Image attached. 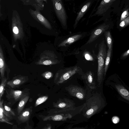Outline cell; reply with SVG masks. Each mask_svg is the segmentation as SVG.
I'll return each mask as SVG.
<instances>
[{
  "label": "cell",
  "mask_w": 129,
  "mask_h": 129,
  "mask_svg": "<svg viewBox=\"0 0 129 129\" xmlns=\"http://www.w3.org/2000/svg\"><path fill=\"white\" fill-rule=\"evenodd\" d=\"M129 55V49L124 52L122 55V57H124Z\"/></svg>",
  "instance_id": "d6a6232c"
},
{
  "label": "cell",
  "mask_w": 129,
  "mask_h": 129,
  "mask_svg": "<svg viewBox=\"0 0 129 129\" xmlns=\"http://www.w3.org/2000/svg\"><path fill=\"white\" fill-rule=\"evenodd\" d=\"M41 75L44 78L49 79L52 78L53 74L51 72L48 71H45L42 73Z\"/></svg>",
  "instance_id": "d4e9b609"
},
{
  "label": "cell",
  "mask_w": 129,
  "mask_h": 129,
  "mask_svg": "<svg viewBox=\"0 0 129 129\" xmlns=\"http://www.w3.org/2000/svg\"><path fill=\"white\" fill-rule=\"evenodd\" d=\"M48 97L47 95L41 96L38 98L36 101L35 106L36 107L39 105L45 102L48 99Z\"/></svg>",
  "instance_id": "cb8c5ba5"
},
{
  "label": "cell",
  "mask_w": 129,
  "mask_h": 129,
  "mask_svg": "<svg viewBox=\"0 0 129 129\" xmlns=\"http://www.w3.org/2000/svg\"><path fill=\"white\" fill-rule=\"evenodd\" d=\"M84 34H79L74 35L62 41L60 44V46H68L81 39Z\"/></svg>",
  "instance_id": "9a60e30c"
},
{
  "label": "cell",
  "mask_w": 129,
  "mask_h": 129,
  "mask_svg": "<svg viewBox=\"0 0 129 129\" xmlns=\"http://www.w3.org/2000/svg\"><path fill=\"white\" fill-rule=\"evenodd\" d=\"M29 93L22 97L19 101L17 108V111L18 115L23 111L25 104L29 99Z\"/></svg>",
  "instance_id": "e0dca14e"
},
{
  "label": "cell",
  "mask_w": 129,
  "mask_h": 129,
  "mask_svg": "<svg viewBox=\"0 0 129 129\" xmlns=\"http://www.w3.org/2000/svg\"><path fill=\"white\" fill-rule=\"evenodd\" d=\"M129 25V16L121 22L119 25L121 27L123 28Z\"/></svg>",
  "instance_id": "4316f807"
},
{
  "label": "cell",
  "mask_w": 129,
  "mask_h": 129,
  "mask_svg": "<svg viewBox=\"0 0 129 129\" xmlns=\"http://www.w3.org/2000/svg\"><path fill=\"white\" fill-rule=\"evenodd\" d=\"M82 78L85 80L86 84L89 88L94 89L96 88L95 83L92 72L89 71L87 72L82 76Z\"/></svg>",
  "instance_id": "4fadbf2b"
},
{
  "label": "cell",
  "mask_w": 129,
  "mask_h": 129,
  "mask_svg": "<svg viewBox=\"0 0 129 129\" xmlns=\"http://www.w3.org/2000/svg\"><path fill=\"white\" fill-rule=\"evenodd\" d=\"M28 80V76L19 75L13 77L12 79L8 81L7 84L12 88H18Z\"/></svg>",
  "instance_id": "9c48e42d"
},
{
  "label": "cell",
  "mask_w": 129,
  "mask_h": 129,
  "mask_svg": "<svg viewBox=\"0 0 129 129\" xmlns=\"http://www.w3.org/2000/svg\"><path fill=\"white\" fill-rule=\"evenodd\" d=\"M13 31L14 33L17 34L18 33L19 31L18 28L16 26L14 27L13 28Z\"/></svg>",
  "instance_id": "1f68e13d"
},
{
  "label": "cell",
  "mask_w": 129,
  "mask_h": 129,
  "mask_svg": "<svg viewBox=\"0 0 129 129\" xmlns=\"http://www.w3.org/2000/svg\"><path fill=\"white\" fill-rule=\"evenodd\" d=\"M129 15V13L128 10H126L124 11L121 14L120 21L121 22L123 20L128 17Z\"/></svg>",
  "instance_id": "83f0119b"
},
{
  "label": "cell",
  "mask_w": 129,
  "mask_h": 129,
  "mask_svg": "<svg viewBox=\"0 0 129 129\" xmlns=\"http://www.w3.org/2000/svg\"><path fill=\"white\" fill-rule=\"evenodd\" d=\"M54 4L57 15L63 27L67 28L68 17L62 1H55Z\"/></svg>",
  "instance_id": "5b68a950"
},
{
  "label": "cell",
  "mask_w": 129,
  "mask_h": 129,
  "mask_svg": "<svg viewBox=\"0 0 129 129\" xmlns=\"http://www.w3.org/2000/svg\"><path fill=\"white\" fill-rule=\"evenodd\" d=\"M75 104L73 101L66 98L59 99L56 102L53 103V107L55 108L64 109L75 107Z\"/></svg>",
  "instance_id": "7c38bea8"
},
{
  "label": "cell",
  "mask_w": 129,
  "mask_h": 129,
  "mask_svg": "<svg viewBox=\"0 0 129 129\" xmlns=\"http://www.w3.org/2000/svg\"><path fill=\"white\" fill-rule=\"evenodd\" d=\"M91 3L90 1L86 3L83 7L79 13H78L75 20L74 25L75 29L79 21L82 17L86 12L88 9Z\"/></svg>",
  "instance_id": "2e32d148"
},
{
  "label": "cell",
  "mask_w": 129,
  "mask_h": 129,
  "mask_svg": "<svg viewBox=\"0 0 129 129\" xmlns=\"http://www.w3.org/2000/svg\"><path fill=\"white\" fill-rule=\"evenodd\" d=\"M104 35L108 48L112 49L113 40L110 31H106L104 32Z\"/></svg>",
  "instance_id": "ffe728a7"
},
{
  "label": "cell",
  "mask_w": 129,
  "mask_h": 129,
  "mask_svg": "<svg viewBox=\"0 0 129 129\" xmlns=\"http://www.w3.org/2000/svg\"><path fill=\"white\" fill-rule=\"evenodd\" d=\"M6 97L11 104L13 105L19 101L25 95L29 93V89L25 88L23 90H15L11 88L5 89Z\"/></svg>",
  "instance_id": "277c9868"
},
{
  "label": "cell",
  "mask_w": 129,
  "mask_h": 129,
  "mask_svg": "<svg viewBox=\"0 0 129 129\" xmlns=\"http://www.w3.org/2000/svg\"><path fill=\"white\" fill-rule=\"evenodd\" d=\"M84 104L82 110L83 114L87 118L98 113L105 105L104 100L101 95L98 93L93 94Z\"/></svg>",
  "instance_id": "6da1fadb"
},
{
  "label": "cell",
  "mask_w": 129,
  "mask_h": 129,
  "mask_svg": "<svg viewBox=\"0 0 129 129\" xmlns=\"http://www.w3.org/2000/svg\"><path fill=\"white\" fill-rule=\"evenodd\" d=\"M13 129H16L15 127H14V126L13 127Z\"/></svg>",
  "instance_id": "d590c367"
},
{
  "label": "cell",
  "mask_w": 129,
  "mask_h": 129,
  "mask_svg": "<svg viewBox=\"0 0 129 129\" xmlns=\"http://www.w3.org/2000/svg\"><path fill=\"white\" fill-rule=\"evenodd\" d=\"M107 51L104 40H103L99 45L97 56L98 68L97 79L98 86H100L104 79L105 61Z\"/></svg>",
  "instance_id": "7a4b0ae2"
},
{
  "label": "cell",
  "mask_w": 129,
  "mask_h": 129,
  "mask_svg": "<svg viewBox=\"0 0 129 129\" xmlns=\"http://www.w3.org/2000/svg\"><path fill=\"white\" fill-rule=\"evenodd\" d=\"M6 69V64L2 53L1 52L0 54V78L1 80L5 77V74Z\"/></svg>",
  "instance_id": "d6986e66"
},
{
  "label": "cell",
  "mask_w": 129,
  "mask_h": 129,
  "mask_svg": "<svg viewBox=\"0 0 129 129\" xmlns=\"http://www.w3.org/2000/svg\"><path fill=\"white\" fill-rule=\"evenodd\" d=\"M3 106L5 110L12 116H15V114L12 109L6 103H3Z\"/></svg>",
  "instance_id": "484cf974"
},
{
  "label": "cell",
  "mask_w": 129,
  "mask_h": 129,
  "mask_svg": "<svg viewBox=\"0 0 129 129\" xmlns=\"http://www.w3.org/2000/svg\"><path fill=\"white\" fill-rule=\"evenodd\" d=\"M51 124H47L42 129H51Z\"/></svg>",
  "instance_id": "836d02e7"
},
{
  "label": "cell",
  "mask_w": 129,
  "mask_h": 129,
  "mask_svg": "<svg viewBox=\"0 0 129 129\" xmlns=\"http://www.w3.org/2000/svg\"><path fill=\"white\" fill-rule=\"evenodd\" d=\"M71 129H86L84 127H76L73 128Z\"/></svg>",
  "instance_id": "e575fe53"
},
{
  "label": "cell",
  "mask_w": 129,
  "mask_h": 129,
  "mask_svg": "<svg viewBox=\"0 0 129 129\" xmlns=\"http://www.w3.org/2000/svg\"><path fill=\"white\" fill-rule=\"evenodd\" d=\"M33 108L31 106L23 110L18 117V119L23 122L28 121L32 113Z\"/></svg>",
  "instance_id": "5bb4252c"
},
{
  "label": "cell",
  "mask_w": 129,
  "mask_h": 129,
  "mask_svg": "<svg viewBox=\"0 0 129 129\" xmlns=\"http://www.w3.org/2000/svg\"><path fill=\"white\" fill-rule=\"evenodd\" d=\"M8 79L5 77L1 80L0 85V101L1 100L2 98L5 90V86L7 82Z\"/></svg>",
  "instance_id": "7402d4cb"
},
{
  "label": "cell",
  "mask_w": 129,
  "mask_h": 129,
  "mask_svg": "<svg viewBox=\"0 0 129 129\" xmlns=\"http://www.w3.org/2000/svg\"><path fill=\"white\" fill-rule=\"evenodd\" d=\"M85 57L86 60H88L92 61L93 59L92 56L88 53L85 54Z\"/></svg>",
  "instance_id": "f1b7e54d"
},
{
  "label": "cell",
  "mask_w": 129,
  "mask_h": 129,
  "mask_svg": "<svg viewBox=\"0 0 129 129\" xmlns=\"http://www.w3.org/2000/svg\"><path fill=\"white\" fill-rule=\"evenodd\" d=\"M57 57L53 53L45 54L42 55L40 59L35 64L38 65L51 66L59 63L60 61L57 59Z\"/></svg>",
  "instance_id": "8992f818"
},
{
  "label": "cell",
  "mask_w": 129,
  "mask_h": 129,
  "mask_svg": "<svg viewBox=\"0 0 129 129\" xmlns=\"http://www.w3.org/2000/svg\"><path fill=\"white\" fill-rule=\"evenodd\" d=\"M112 120L113 122L114 123H116L118 122L119 121V118L117 116H114L112 117Z\"/></svg>",
  "instance_id": "f546056e"
},
{
  "label": "cell",
  "mask_w": 129,
  "mask_h": 129,
  "mask_svg": "<svg viewBox=\"0 0 129 129\" xmlns=\"http://www.w3.org/2000/svg\"><path fill=\"white\" fill-rule=\"evenodd\" d=\"M4 102L3 100H1L0 101V112H2L11 120L13 119V116L10 114L5 109L3 106Z\"/></svg>",
  "instance_id": "603a6c76"
},
{
  "label": "cell",
  "mask_w": 129,
  "mask_h": 129,
  "mask_svg": "<svg viewBox=\"0 0 129 129\" xmlns=\"http://www.w3.org/2000/svg\"><path fill=\"white\" fill-rule=\"evenodd\" d=\"M117 91L121 96L125 99L129 101V92L123 86L119 84L115 85Z\"/></svg>",
  "instance_id": "ac0fdd59"
},
{
  "label": "cell",
  "mask_w": 129,
  "mask_h": 129,
  "mask_svg": "<svg viewBox=\"0 0 129 129\" xmlns=\"http://www.w3.org/2000/svg\"><path fill=\"white\" fill-rule=\"evenodd\" d=\"M38 19L42 22L44 20V17L41 14H38L37 16Z\"/></svg>",
  "instance_id": "4dcf8cb0"
},
{
  "label": "cell",
  "mask_w": 129,
  "mask_h": 129,
  "mask_svg": "<svg viewBox=\"0 0 129 129\" xmlns=\"http://www.w3.org/2000/svg\"><path fill=\"white\" fill-rule=\"evenodd\" d=\"M79 70L80 68L77 66L59 70L55 75L54 83L57 85L63 83L79 72Z\"/></svg>",
  "instance_id": "3957f363"
},
{
  "label": "cell",
  "mask_w": 129,
  "mask_h": 129,
  "mask_svg": "<svg viewBox=\"0 0 129 129\" xmlns=\"http://www.w3.org/2000/svg\"><path fill=\"white\" fill-rule=\"evenodd\" d=\"M67 90L71 95L82 100L85 95V90L82 88L74 85H70L67 88Z\"/></svg>",
  "instance_id": "30bf717a"
},
{
  "label": "cell",
  "mask_w": 129,
  "mask_h": 129,
  "mask_svg": "<svg viewBox=\"0 0 129 129\" xmlns=\"http://www.w3.org/2000/svg\"><path fill=\"white\" fill-rule=\"evenodd\" d=\"M115 1V0H102L97 8L96 11L91 17L103 15Z\"/></svg>",
  "instance_id": "8fae6325"
},
{
  "label": "cell",
  "mask_w": 129,
  "mask_h": 129,
  "mask_svg": "<svg viewBox=\"0 0 129 129\" xmlns=\"http://www.w3.org/2000/svg\"><path fill=\"white\" fill-rule=\"evenodd\" d=\"M112 49H108L107 51L106 57L105 61L104 76L106 74L108 66L109 65L110 59L111 58Z\"/></svg>",
  "instance_id": "44dd1931"
},
{
  "label": "cell",
  "mask_w": 129,
  "mask_h": 129,
  "mask_svg": "<svg viewBox=\"0 0 129 129\" xmlns=\"http://www.w3.org/2000/svg\"><path fill=\"white\" fill-rule=\"evenodd\" d=\"M44 121H64L72 117V114L69 113H59L49 114L47 115H40L39 116Z\"/></svg>",
  "instance_id": "52a82bcc"
},
{
  "label": "cell",
  "mask_w": 129,
  "mask_h": 129,
  "mask_svg": "<svg viewBox=\"0 0 129 129\" xmlns=\"http://www.w3.org/2000/svg\"><path fill=\"white\" fill-rule=\"evenodd\" d=\"M109 27V24L104 23L94 29L91 32L86 44L90 43L94 41L99 36L106 31Z\"/></svg>",
  "instance_id": "ba28073f"
}]
</instances>
